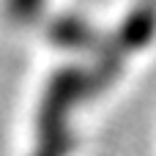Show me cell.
<instances>
[{
  "mask_svg": "<svg viewBox=\"0 0 156 156\" xmlns=\"http://www.w3.org/2000/svg\"><path fill=\"white\" fill-rule=\"evenodd\" d=\"M55 38L63 44H71V47H82V44L96 41V33L80 19H60L55 27Z\"/></svg>",
  "mask_w": 156,
  "mask_h": 156,
  "instance_id": "6da1fadb",
  "label": "cell"
},
{
  "mask_svg": "<svg viewBox=\"0 0 156 156\" xmlns=\"http://www.w3.org/2000/svg\"><path fill=\"white\" fill-rule=\"evenodd\" d=\"M44 0H8V14L14 19H33Z\"/></svg>",
  "mask_w": 156,
  "mask_h": 156,
  "instance_id": "7a4b0ae2",
  "label": "cell"
}]
</instances>
